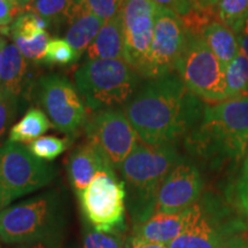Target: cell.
Listing matches in <instances>:
<instances>
[{
  "label": "cell",
  "mask_w": 248,
  "mask_h": 248,
  "mask_svg": "<svg viewBox=\"0 0 248 248\" xmlns=\"http://www.w3.org/2000/svg\"><path fill=\"white\" fill-rule=\"evenodd\" d=\"M139 140L152 146L169 145L193 125L200 104L178 75L151 79L124 108Z\"/></svg>",
  "instance_id": "cell-1"
},
{
  "label": "cell",
  "mask_w": 248,
  "mask_h": 248,
  "mask_svg": "<svg viewBox=\"0 0 248 248\" xmlns=\"http://www.w3.org/2000/svg\"><path fill=\"white\" fill-rule=\"evenodd\" d=\"M179 162L178 152L171 144L152 146L140 142L120 167L135 225L153 216L155 195Z\"/></svg>",
  "instance_id": "cell-2"
},
{
  "label": "cell",
  "mask_w": 248,
  "mask_h": 248,
  "mask_svg": "<svg viewBox=\"0 0 248 248\" xmlns=\"http://www.w3.org/2000/svg\"><path fill=\"white\" fill-rule=\"evenodd\" d=\"M66 215L60 198L40 194L0 213V240L7 245L60 244Z\"/></svg>",
  "instance_id": "cell-3"
},
{
  "label": "cell",
  "mask_w": 248,
  "mask_h": 248,
  "mask_svg": "<svg viewBox=\"0 0 248 248\" xmlns=\"http://www.w3.org/2000/svg\"><path fill=\"white\" fill-rule=\"evenodd\" d=\"M138 74L121 60L86 61L75 74V86L90 109L126 106L133 98Z\"/></svg>",
  "instance_id": "cell-4"
},
{
  "label": "cell",
  "mask_w": 248,
  "mask_h": 248,
  "mask_svg": "<svg viewBox=\"0 0 248 248\" xmlns=\"http://www.w3.org/2000/svg\"><path fill=\"white\" fill-rule=\"evenodd\" d=\"M193 141L206 150L240 160L248 147V95L204 107Z\"/></svg>",
  "instance_id": "cell-5"
},
{
  "label": "cell",
  "mask_w": 248,
  "mask_h": 248,
  "mask_svg": "<svg viewBox=\"0 0 248 248\" xmlns=\"http://www.w3.org/2000/svg\"><path fill=\"white\" fill-rule=\"evenodd\" d=\"M176 71L188 91L202 101L217 104L229 99L225 68L201 36L188 32Z\"/></svg>",
  "instance_id": "cell-6"
},
{
  "label": "cell",
  "mask_w": 248,
  "mask_h": 248,
  "mask_svg": "<svg viewBox=\"0 0 248 248\" xmlns=\"http://www.w3.org/2000/svg\"><path fill=\"white\" fill-rule=\"evenodd\" d=\"M55 176L54 167L36 157L28 147L9 140L0 146V192L4 208L12 201L48 185Z\"/></svg>",
  "instance_id": "cell-7"
},
{
  "label": "cell",
  "mask_w": 248,
  "mask_h": 248,
  "mask_svg": "<svg viewBox=\"0 0 248 248\" xmlns=\"http://www.w3.org/2000/svg\"><path fill=\"white\" fill-rule=\"evenodd\" d=\"M78 194L83 213L94 230L106 233L124 230L126 190L115 172L98 173Z\"/></svg>",
  "instance_id": "cell-8"
},
{
  "label": "cell",
  "mask_w": 248,
  "mask_h": 248,
  "mask_svg": "<svg viewBox=\"0 0 248 248\" xmlns=\"http://www.w3.org/2000/svg\"><path fill=\"white\" fill-rule=\"evenodd\" d=\"M187 38L188 31L182 18L170 9L157 6L153 40L142 77L154 79L172 74Z\"/></svg>",
  "instance_id": "cell-9"
},
{
  "label": "cell",
  "mask_w": 248,
  "mask_h": 248,
  "mask_svg": "<svg viewBox=\"0 0 248 248\" xmlns=\"http://www.w3.org/2000/svg\"><path fill=\"white\" fill-rule=\"evenodd\" d=\"M86 135L89 141L117 169L137 147L139 140L124 110L120 109L95 113L86 123Z\"/></svg>",
  "instance_id": "cell-10"
},
{
  "label": "cell",
  "mask_w": 248,
  "mask_h": 248,
  "mask_svg": "<svg viewBox=\"0 0 248 248\" xmlns=\"http://www.w3.org/2000/svg\"><path fill=\"white\" fill-rule=\"evenodd\" d=\"M38 101L52 125L61 132H76L88 119L76 86L63 76L48 75L40 78Z\"/></svg>",
  "instance_id": "cell-11"
},
{
  "label": "cell",
  "mask_w": 248,
  "mask_h": 248,
  "mask_svg": "<svg viewBox=\"0 0 248 248\" xmlns=\"http://www.w3.org/2000/svg\"><path fill=\"white\" fill-rule=\"evenodd\" d=\"M157 5L152 0H123L120 17L125 42V62L144 75L153 40Z\"/></svg>",
  "instance_id": "cell-12"
},
{
  "label": "cell",
  "mask_w": 248,
  "mask_h": 248,
  "mask_svg": "<svg viewBox=\"0 0 248 248\" xmlns=\"http://www.w3.org/2000/svg\"><path fill=\"white\" fill-rule=\"evenodd\" d=\"M202 192L199 170L191 163L179 162L167 176L155 195L154 214H175L198 203Z\"/></svg>",
  "instance_id": "cell-13"
},
{
  "label": "cell",
  "mask_w": 248,
  "mask_h": 248,
  "mask_svg": "<svg viewBox=\"0 0 248 248\" xmlns=\"http://www.w3.org/2000/svg\"><path fill=\"white\" fill-rule=\"evenodd\" d=\"M202 212V207L195 203L191 208L175 214H154L147 221L133 226L131 237L168 246L178 238Z\"/></svg>",
  "instance_id": "cell-14"
},
{
  "label": "cell",
  "mask_w": 248,
  "mask_h": 248,
  "mask_svg": "<svg viewBox=\"0 0 248 248\" xmlns=\"http://www.w3.org/2000/svg\"><path fill=\"white\" fill-rule=\"evenodd\" d=\"M102 171L115 172V168L94 145L88 141L76 148L68 162V175L77 193L88 187L93 178Z\"/></svg>",
  "instance_id": "cell-15"
},
{
  "label": "cell",
  "mask_w": 248,
  "mask_h": 248,
  "mask_svg": "<svg viewBox=\"0 0 248 248\" xmlns=\"http://www.w3.org/2000/svg\"><path fill=\"white\" fill-rule=\"evenodd\" d=\"M67 22L68 27L64 39L79 57L86 52L105 23L100 17L90 12L77 0Z\"/></svg>",
  "instance_id": "cell-16"
},
{
  "label": "cell",
  "mask_w": 248,
  "mask_h": 248,
  "mask_svg": "<svg viewBox=\"0 0 248 248\" xmlns=\"http://www.w3.org/2000/svg\"><path fill=\"white\" fill-rule=\"evenodd\" d=\"M88 61L92 60H121L125 61V42L119 16L107 21L100 32L86 49Z\"/></svg>",
  "instance_id": "cell-17"
},
{
  "label": "cell",
  "mask_w": 248,
  "mask_h": 248,
  "mask_svg": "<svg viewBox=\"0 0 248 248\" xmlns=\"http://www.w3.org/2000/svg\"><path fill=\"white\" fill-rule=\"evenodd\" d=\"M223 243L216 225L202 209L192 224L168 245V248H221Z\"/></svg>",
  "instance_id": "cell-18"
},
{
  "label": "cell",
  "mask_w": 248,
  "mask_h": 248,
  "mask_svg": "<svg viewBox=\"0 0 248 248\" xmlns=\"http://www.w3.org/2000/svg\"><path fill=\"white\" fill-rule=\"evenodd\" d=\"M27 73V59L23 57L16 45L6 42L2 51L0 90L17 98L24 89Z\"/></svg>",
  "instance_id": "cell-19"
},
{
  "label": "cell",
  "mask_w": 248,
  "mask_h": 248,
  "mask_svg": "<svg viewBox=\"0 0 248 248\" xmlns=\"http://www.w3.org/2000/svg\"><path fill=\"white\" fill-rule=\"evenodd\" d=\"M201 37L224 68L239 54L240 44L238 36L219 21H212L207 24L201 32Z\"/></svg>",
  "instance_id": "cell-20"
},
{
  "label": "cell",
  "mask_w": 248,
  "mask_h": 248,
  "mask_svg": "<svg viewBox=\"0 0 248 248\" xmlns=\"http://www.w3.org/2000/svg\"><path fill=\"white\" fill-rule=\"evenodd\" d=\"M52 126V123L44 110L32 108L27 111L22 119L15 123L9 131V141L13 142H32L43 137V135Z\"/></svg>",
  "instance_id": "cell-21"
},
{
  "label": "cell",
  "mask_w": 248,
  "mask_h": 248,
  "mask_svg": "<svg viewBox=\"0 0 248 248\" xmlns=\"http://www.w3.org/2000/svg\"><path fill=\"white\" fill-rule=\"evenodd\" d=\"M76 0H28L27 12H33L48 24H61L69 18Z\"/></svg>",
  "instance_id": "cell-22"
},
{
  "label": "cell",
  "mask_w": 248,
  "mask_h": 248,
  "mask_svg": "<svg viewBox=\"0 0 248 248\" xmlns=\"http://www.w3.org/2000/svg\"><path fill=\"white\" fill-rule=\"evenodd\" d=\"M225 80L229 99L248 95V59L241 52L225 68Z\"/></svg>",
  "instance_id": "cell-23"
},
{
  "label": "cell",
  "mask_w": 248,
  "mask_h": 248,
  "mask_svg": "<svg viewBox=\"0 0 248 248\" xmlns=\"http://www.w3.org/2000/svg\"><path fill=\"white\" fill-rule=\"evenodd\" d=\"M216 14L219 22L238 36L248 18V0H219Z\"/></svg>",
  "instance_id": "cell-24"
},
{
  "label": "cell",
  "mask_w": 248,
  "mask_h": 248,
  "mask_svg": "<svg viewBox=\"0 0 248 248\" xmlns=\"http://www.w3.org/2000/svg\"><path fill=\"white\" fill-rule=\"evenodd\" d=\"M48 26L47 21L40 17L39 15L33 12H26L15 18V22L12 24L11 28V36L12 38L18 37V38L31 40L46 31V28Z\"/></svg>",
  "instance_id": "cell-25"
},
{
  "label": "cell",
  "mask_w": 248,
  "mask_h": 248,
  "mask_svg": "<svg viewBox=\"0 0 248 248\" xmlns=\"http://www.w3.org/2000/svg\"><path fill=\"white\" fill-rule=\"evenodd\" d=\"M68 139L59 138L55 136H43L28 145L29 151L39 160L52 161L57 159L69 146Z\"/></svg>",
  "instance_id": "cell-26"
},
{
  "label": "cell",
  "mask_w": 248,
  "mask_h": 248,
  "mask_svg": "<svg viewBox=\"0 0 248 248\" xmlns=\"http://www.w3.org/2000/svg\"><path fill=\"white\" fill-rule=\"evenodd\" d=\"M78 53L68 44L66 39L53 38L49 40L44 63L51 66H69L78 61Z\"/></svg>",
  "instance_id": "cell-27"
},
{
  "label": "cell",
  "mask_w": 248,
  "mask_h": 248,
  "mask_svg": "<svg viewBox=\"0 0 248 248\" xmlns=\"http://www.w3.org/2000/svg\"><path fill=\"white\" fill-rule=\"evenodd\" d=\"M13 40L14 44L17 46L23 57L28 60L35 62V63L44 62L49 43V35L47 31H44L31 40L18 38V37H14Z\"/></svg>",
  "instance_id": "cell-28"
},
{
  "label": "cell",
  "mask_w": 248,
  "mask_h": 248,
  "mask_svg": "<svg viewBox=\"0 0 248 248\" xmlns=\"http://www.w3.org/2000/svg\"><path fill=\"white\" fill-rule=\"evenodd\" d=\"M104 22L119 16L123 0H77Z\"/></svg>",
  "instance_id": "cell-29"
},
{
  "label": "cell",
  "mask_w": 248,
  "mask_h": 248,
  "mask_svg": "<svg viewBox=\"0 0 248 248\" xmlns=\"http://www.w3.org/2000/svg\"><path fill=\"white\" fill-rule=\"evenodd\" d=\"M83 248H125V244L119 233L92 230L85 234Z\"/></svg>",
  "instance_id": "cell-30"
},
{
  "label": "cell",
  "mask_w": 248,
  "mask_h": 248,
  "mask_svg": "<svg viewBox=\"0 0 248 248\" xmlns=\"http://www.w3.org/2000/svg\"><path fill=\"white\" fill-rule=\"evenodd\" d=\"M152 1L160 7L170 9L181 18L191 16L195 12L203 8L198 2V0H152Z\"/></svg>",
  "instance_id": "cell-31"
},
{
  "label": "cell",
  "mask_w": 248,
  "mask_h": 248,
  "mask_svg": "<svg viewBox=\"0 0 248 248\" xmlns=\"http://www.w3.org/2000/svg\"><path fill=\"white\" fill-rule=\"evenodd\" d=\"M17 98L0 90V139L7 131L16 114Z\"/></svg>",
  "instance_id": "cell-32"
},
{
  "label": "cell",
  "mask_w": 248,
  "mask_h": 248,
  "mask_svg": "<svg viewBox=\"0 0 248 248\" xmlns=\"http://www.w3.org/2000/svg\"><path fill=\"white\" fill-rule=\"evenodd\" d=\"M23 11L18 0H0V27L6 28Z\"/></svg>",
  "instance_id": "cell-33"
},
{
  "label": "cell",
  "mask_w": 248,
  "mask_h": 248,
  "mask_svg": "<svg viewBox=\"0 0 248 248\" xmlns=\"http://www.w3.org/2000/svg\"><path fill=\"white\" fill-rule=\"evenodd\" d=\"M238 198L241 208L248 215V178L246 177H241L238 183Z\"/></svg>",
  "instance_id": "cell-34"
},
{
  "label": "cell",
  "mask_w": 248,
  "mask_h": 248,
  "mask_svg": "<svg viewBox=\"0 0 248 248\" xmlns=\"http://www.w3.org/2000/svg\"><path fill=\"white\" fill-rule=\"evenodd\" d=\"M125 248H168V246L153 243H147V241L137 239L135 237H130L128 243L125 244Z\"/></svg>",
  "instance_id": "cell-35"
},
{
  "label": "cell",
  "mask_w": 248,
  "mask_h": 248,
  "mask_svg": "<svg viewBox=\"0 0 248 248\" xmlns=\"http://www.w3.org/2000/svg\"><path fill=\"white\" fill-rule=\"evenodd\" d=\"M238 39H239L240 44V52L244 55H246L248 59V18L244 24V28L241 29L240 33L238 35Z\"/></svg>",
  "instance_id": "cell-36"
},
{
  "label": "cell",
  "mask_w": 248,
  "mask_h": 248,
  "mask_svg": "<svg viewBox=\"0 0 248 248\" xmlns=\"http://www.w3.org/2000/svg\"><path fill=\"white\" fill-rule=\"evenodd\" d=\"M221 248H248V239L244 237H234L224 241Z\"/></svg>",
  "instance_id": "cell-37"
},
{
  "label": "cell",
  "mask_w": 248,
  "mask_h": 248,
  "mask_svg": "<svg viewBox=\"0 0 248 248\" xmlns=\"http://www.w3.org/2000/svg\"><path fill=\"white\" fill-rule=\"evenodd\" d=\"M8 248H60V244H47V243H36V244H20L12 245Z\"/></svg>",
  "instance_id": "cell-38"
},
{
  "label": "cell",
  "mask_w": 248,
  "mask_h": 248,
  "mask_svg": "<svg viewBox=\"0 0 248 248\" xmlns=\"http://www.w3.org/2000/svg\"><path fill=\"white\" fill-rule=\"evenodd\" d=\"M219 0H198V2L202 6L203 8H214L216 7L217 2H218Z\"/></svg>",
  "instance_id": "cell-39"
},
{
  "label": "cell",
  "mask_w": 248,
  "mask_h": 248,
  "mask_svg": "<svg viewBox=\"0 0 248 248\" xmlns=\"http://www.w3.org/2000/svg\"><path fill=\"white\" fill-rule=\"evenodd\" d=\"M5 44H6V40H5L4 37L1 36V33H0V73H1V66H2V51H4Z\"/></svg>",
  "instance_id": "cell-40"
},
{
  "label": "cell",
  "mask_w": 248,
  "mask_h": 248,
  "mask_svg": "<svg viewBox=\"0 0 248 248\" xmlns=\"http://www.w3.org/2000/svg\"><path fill=\"white\" fill-rule=\"evenodd\" d=\"M243 177H246V178H248V155H247L246 162H245V166H244V170H243Z\"/></svg>",
  "instance_id": "cell-41"
},
{
  "label": "cell",
  "mask_w": 248,
  "mask_h": 248,
  "mask_svg": "<svg viewBox=\"0 0 248 248\" xmlns=\"http://www.w3.org/2000/svg\"><path fill=\"white\" fill-rule=\"evenodd\" d=\"M4 203H2V198H1V192H0V213L4 210Z\"/></svg>",
  "instance_id": "cell-42"
}]
</instances>
